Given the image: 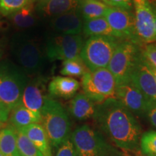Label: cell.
Here are the masks:
<instances>
[{
	"label": "cell",
	"instance_id": "cell-33",
	"mask_svg": "<svg viewBox=\"0 0 156 156\" xmlns=\"http://www.w3.org/2000/svg\"><path fill=\"white\" fill-rule=\"evenodd\" d=\"M10 111L0 101V122L5 123L8 120Z\"/></svg>",
	"mask_w": 156,
	"mask_h": 156
},
{
	"label": "cell",
	"instance_id": "cell-8",
	"mask_svg": "<svg viewBox=\"0 0 156 156\" xmlns=\"http://www.w3.org/2000/svg\"><path fill=\"white\" fill-rule=\"evenodd\" d=\"M75 156H106L112 146L108 145L102 134L87 124H84L72 133Z\"/></svg>",
	"mask_w": 156,
	"mask_h": 156
},
{
	"label": "cell",
	"instance_id": "cell-10",
	"mask_svg": "<svg viewBox=\"0 0 156 156\" xmlns=\"http://www.w3.org/2000/svg\"><path fill=\"white\" fill-rule=\"evenodd\" d=\"M104 17L110 25L115 38L130 41L141 46L136 34L135 15L132 10L109 7Z\"/></svg>",
	"mask_w": 156,
	"mask_h": 156
},
{
	"label": "cell",
	"instance_id": "cell-42",
	"mask_svg": "<svg viewBox=\"0 0 156 156\" xmlns=\"http://www.w3.org/2000/svg\"><path fill=\"white\" fill-rule=\"evenodd\" d=\"M142 156H147V155H142Z\"/></svg>",
	"mask_w": 156,
	"mask_h": 156
},
{
	"label": "cell",
	"instance_id": "cell-32",
	"mask_svg": "<svg viewBox=\"0 0 156 156\" xmlns=\"http://www.w3.org/2000/svg\"><path fill=\"white\" fill-rule=\"evenodd\" d=\"M145 116L147 117L151 124L156 127V102H150Z\"/></svg>",
	"mask_w": 156,
	"mask_h": 156
},
{
	"label": "cell",
	"instance_id": "cell-38",
	"mask_svg": "<svg viewBox=\"0 0 156 156\" xmlns=\"http://www.w3.org/2000/svg\"><path fill=\"white\" fill-rule=\"evenodd\" d=\"M101 1H103V2L106 3V5H108V0H101Z\"/></svg>",
	"mask_w": 156,
	"mask_h": 156
},
{
	"label": "cell",
	"instance_id": "cell-15",
	"mask_svg": "<svg viewBox=\"0 0 156 156\" xmlns=\"http://www.w3.org/2000/svg\"><path fill=\"white\" fill-rule=\"evenodd\" d=\"M83 24L79 9L53 17L51 20V27L60 34L64 35H80Z\"/></svg>",
	"mask_w": 156,
	"mask_h": 156
},
{
	"label": "cell",
	"instance_id": "cell-12",
	"mask_svg": "<svg viewBox=\"0 0 156 156\" xmlns=\"http://www.w3.org/2000/svg\"><path fill=\"white\" fill-rule=\"evenodd\" d=\"M115 98L132 114L145 116L151 101L131 80L116 85Z\"/></svg>",
	"mask_w": 156,
	"mask_h": 156
},
{
	"label": "cell",
	"instance_id": "cell-30",
	"mask_svg": "<svg viewBox=\"0 0 156 156\" xmlns=\"http://www.w3.org/2000/svg\"><path fill=\"white\" fill-rule=\"evenodd\" d=\"M142 51L147 61L156 68V44H149L146 45Z\"/></svg>",
	"mask_w": 156,
	"mask_h": 156
},
{
	"label": "cell",
	"instance_id": "cell-5",
	"mask_svg": "<svg viewBox=\"0 0 156 156\" xmlns=\"http://www.w3.org/2000/svg\"><path fill=\"white\" fill-rule=\"evenodd\" d=\"M83 92L95 103L115 98L116 80L108 68L88 71L82 77Z\"/></svg>",
	"mask_w": 156,
	"mask_h": 156
},
{
	"label": "cell",
	"instance_id": "cell-28",
	"mask_svg": "<svg viewBox=\"0 0 156 156\" xmlns=\"http://www.w3.org/2000/svg\"><path fill=\"white\" fill-rule=\"evenodd\" d=\"M33 0H0V14L9 16L15 12L22 9Z\"/></svg>",
	"mask_w": 156,
	"mask_h": 156
},
{
	"label": "cell",
	"instance_id": "cell-34",
	"mask_svg": "<svg viewBox=\"0 0 156 156\" xmlns=\"http://www.w3.org/2000/svg\"><path fill=\"white\" fill-rule=\"evenodd\" d=\"M106 156H126L112 147Z\"/></svg>",
	"mask_w": 156,
	"mask_h": 156
},
{
	"label": "cell",
	"instance_id": "cell-6",
	"mask_svg": "<svg viewBox=\"0 0 156 156\" xmlns=\"http://www.w3.org/2000/svg\"><path fill=\"white\" fill-rule=\"evenodd\" d=\"M142 52L140 45L130 41H122L113 54L108 69L114 75L116 85L130 80L132 73Z\"/></svg>",
	"mask_w": 156,
	"mask_h": 156
},
{
	"label": "cell",
	"instance_id": "cell-31",
	"mask_svg": "<svg viewBox=\"0 0 156 156\" xmlns=\"http://www.w3.org/2000/svg\"><path fill=\"white\" fill-rule=\"evenodd\" d=\"M108 5L129 10H132L133 8L132 0H108Z\"/></svg>",
	"mask_w": 156,
	"mask_h": 156
},
{
	"label": "cell",
	"instance_id": "cell-2",
	"mask_svg": "<svg viewBox=\"0 0 156 156\" xmlns=\"http://www.w3.org/2000/svg\"><path fill=\"white\" fill-rule=\"evenodd\" d=\"M41 123L51 145L58 148L71 136V124L67 113L58 101L46 97L41 112Z\"/></svg>",
	"mask_w": 156,
	"mask_h": 156
},
{
	"label": "cell",
	"instance_id": "cell-24",
	"mask_svg": "<svg viewBox=\"0 0 156 156\" xmlns=\"http://www.w3.org/2000/svg\"><path fill=\"white\" fill-rule=\"evenodd\" d=\"M83 32L87 36H114L113 31L108 22L103 17L85 20L83 24Z\"/></svg>",
	"mask_w": 156,
	"mask_h": 156
},
{
	"label": "cell",
	"instance_id": "cell-3",
	"mask_svg": "<svg viewBox=\"0 0 156 156\" xmlns=\"http://www.w3.org/2000/svg\"><path fill=\"white\" fill-rule=\"evenodd\" d=\"M27 75L20 67L8 60L0 62V101L12 111L21 104Z\"/></svg>",
	"mask_w": 156,
	"mask_h": 156
},
{
	"label": "cell",
	"instance_id": "cell-17",
	"mask_svg": "<svg viewBox=\"0 0 156 156\" xmlns=\"http://www.w3.org/2000/svg\"><path fill=\"white\" fill-rule=\"evenodd\" d=\"M80 86V84L74 78L57 76L48 84V91L52 97L69 99L75 96Z\"/></svg>",
	"mask_w": 156,
	"mask_h": 156
},
{
	"label": "cell",
	"instance_id": "cell-23",
	"mask_svg": "<svg viewBox=\"0 0 156 156\" xmlns=\"http://www.w3.org/2000/svg\"><path fill=\"white\" fill-rule=\"evenodd\" d=\"M109 7L99 0H82L79 9L85 21L105 17Z\"/></svg>",
	"mask_w": 156,
	"mask_h": 156
},
{
	"label": "cell",
	"instance_id": "cell-19",
	"mask_svg": "<svg viewBox=\"0 0 156 156\" xmlns=\"http://www.w3.org/2000/svg\"><path fill=\"white\" fill-rule=\"evenodd\" d=\"M96 105L85 93H78L70 101L69 111L74 118L84 121L93 118Z\"/></svg>",
	"mask_w": 156,
	"mask_h": 156
},
{
	"label": "cell",
	"instance_id": "cell-39",
	"mask_svg": "<svg viewBox=\"0 0 156 156\" xmlns=\"http://www.w3.org/2000/svg\"><path fill=\"white\" fill-rule=\"evenodd\" d=\"M2 51L0 48V58H2Z\"/></svg>",
	"mask_w": 156,
	"mask_h": 156
},
{
	"label": "cell",
	"instance_id": "cell-22",
	"mask_svg": "<svg viewBox=\"0 0 156 156\" xmlns=\"http://www.w3.org/2000/svg\"><path fill=\"white\" fill-rule=\"evenodd\" d=\"M34 2L28 4L22 9H19L9 15L8 17L12 24L17 28H28L35 25L36 22V16L35 14Z\"/></svg>",
	"mask_w": 156,
	"mask_h": 156
},
{
	"label": "cell",
	"instance_id": "cell-43",
	"mask_svg": "<svg viewBox=\"0 0 156 156\" xmlns=\"http://www.w3.org/2000/svg\"><path fill=\"white\" fill-rule=\"evenodd\" d=\"M33 1H34H34H35V0H33Z\"/></svg>",
	"mask_w": 156,
	"mask_h": 156
},
{
	"label": "cell",
	"instance_id": "cell-40",
	"mask_svg": "<svg viewBox=\"0 0 156 156\" xmlns=\"http://www.w3.org/2000/svg\"><path fill=\"white\" fill-rule=\"evenodd\" d=\"M2 125H3V123L2 122H0V128L2 127Z\"/></svg>",
	"mask_w": 156,
	"mask_h": 156
},
{
	"label": "cell",
	"instance_id": "cell-13",
	"mask_svg": "<svg viewBox=\"0 0 156 156\" xmlns=\"http://www.w3.org/2000/svg\"><path fill=\"white\" fill-rule=\"evenodd\" d=\"M130 80L150 101L156 102V81L142 51L132 71Z\"/></svg>",
	"mask_w": 156,
	"mask_h": 156
},
{
	"label": "cell",
	"instance_id": "cell-16",
	"mask_svg": "<svg viewBox=\"0 0 156 156\" xmlns=\"http://www.w3.org/2000/svg\"><path fill=\"white\" fill-rule=\"evenodd\" d=\"M82 0H41L36 11L44 17H55L79 9Z\"/></svg>",
	"mask_w": 156,
	"mask_h": 156
},
{
	"label": "cell",
	"instance_id": "cell-37",
	"mask_svg": "<svg viewBox=\"0 0 156 156\" xmlns=\"http://www.w3.org/2000/svg\"><path fill=\"white\" fill-rule=\"evenodd\" d=\"M149 1H150V3H151L152 7L156 8V0H149Z\"/></svg>",
	"mask_w": 156,
	"mask_h": 156
},
{
	"label": "cell",
	"instance_id": "cell-9",
	"mask_svg": "<svg viewBox=\"0 0 156 156\" xmlns=\"http://www.w3.org/2000/svg\"><path fill=\"white\" fill-rule=\"evenodd\" d=\"M84 44V39L81 35H56L47 41L46 56L51 62L56 60L64 62L80 58Z\"/></svg>",
	"mask_w": 156,
	"mask_h": 156
},
{
	"label": "cell",
	"instance_id": "cell-26",
	"mask_svg": "<svg viewBox=\"0 0 156 156\" xmlns=\"http://www.w3.org/2000/svg\"><path fill=\"white\" fill-rule=\"evenodd\" d=\"M16 130L17 147L20 156H44L23 132Z\"/></svg>",
	"mask_w": 156,
	"mask_h": 156
},
{
	"label": "cell",
	"instance_id": "cell-14",
	"mask_svg": "<svg viewBox=\"0 0 156 156\" xmlns=\"http://www.w3.org/2000/svg\"><path fill=\"white\" fill-rule=\"evenodd\" d=\"M46 80L41 77L31 79L26 84L23 92L21 104L41 117V112L46 97Z\"/></svg>",
	"mask_w": 156,
	"mask_h": 156
},
{
	"label": "cell",
	"instance_id": "cell-25",
	"mask_svg": "<svg viewBox=\"0 0 156 156\" xmlns=\"http://www.w3.org/2000/svg\"><path fill=\"white\" fill-rule=\"evenodd\" d=\"M87 71L88 69L80 57L64 61L60 73L64 76L83 77Z\"/></svg>",
	"mask_w": 156,
	"mask_h": 156
},
{
	"label": "cell",
	"instance_id": "cell-41",
	"mask_svg": "<svg viewBox=\"0 0 156 156\" xmlns=\"http://www.w3.org/2000/svg\"><path fill=\"white\" fill-rule=\"evenodd\" d=\"M0 156H3V155H2V154L1 153H0Z\"/></svg>",
	"mask_w": 156,
	"mask_h": 156
},
{
	"label": "cell",
	"instance_id": "cell-1",
	"mask_svg": "<svg viewBox=\"0 0 156 156\" xmlns=\"http://www.w3.org/2000/svg\"><path fill=\"white\" fill-rule=\"evenodd\" d=\"M93 119L102 131L123 151L139 150L142 128L133 114L116 98L98 103Z\"/></svg>",
	"mask_w": 156,
	"mask_h": 156
},
{
	"label": "cell",
	"instance_id": "cell-29",
	"mask_svg": "<svg viewBox=\"0 0 156 156\" xmlns=\"http://www.w3.org/2000/svg\"><path fill=\"white\" fill-rule=\"evenodd\" d=\"M56 156H75V150L71 137L66 140L58 148Z\"/></svg>",
	"mask_w": 156,
	"mask_h": 156
},
{
	"label": "cell",
	"instance_id": "cell-7",
	"mask_svg": "<svg viewBox=\"0 0 156 156\" xmlns=\"http://www.w3.org/2000/svg\"><path fill=\"white\" fill-rule=\"evenodd\" d=\"M11 51L16 61L26 75L40 72L44 65V56L40 44L34 39L23 36L13 38Z\"/></svg>",
	"mask_w": 156,
	"mask_h": 156
},
{
	"label": "cell",
	"instance_id": "cell-20",
	"mask_svg": "<svg viewBox=\"0 0 156 156\" xmlns=\"http://www.w3.org/2000/svg\"><path fill=\"white\" fill-rule=\"evenodd\" d=\"M0 153L3 156H20L17 147V130L12 126L0 129Z\"/></svg>",
	"mask_w": 156,
	"mask_h": 156
},
{
	"label": "cell",
	"instance_id": "cell-18",
	"mask_svg": "<svg viewBox=\"0 0 156 156\" xmlns=\"http://www.w3.org/2000/svg\"><path fill=\"white\" fill-rule=\"evenodd\" d=\"M18 130H20L28 136L44 156H52L51 145L41 124L34 123Z\"/></svg>",
	"mask_w": 156,
	"mask_h": 156
},
{
	"label": "cell",
	"instance_id": "cell-11",
	"mask_svg": "<svg viewBox=\"0 0 156 156\" xmlns=\"http://www.w3.org/2000/svg\"><path fill=\"white\" fill-rule=\"evenodd\" d=\"M134 8L136 29L140 44L156 41L153 8L149 0H132Z\"/></svg>",
	"mask_w": 156,
	"mask_h": 156
},
{
	"label": "cell",
	"instance_id": "cell-4",
	"mask_svg": "<svg viewBox=\"0 0 156 156\" xmlns=\"http://www.w3.org/2000/svg\"><path fill=\"white\" fill-rule=\"evenodd\" d=\"M119 41L112 36H91L84 44L80 57L90 71L108 68Z\"/></svg>",
	"mask_w": 156,
	"mask_h": 156
},
{
	"label": "cell",
	"instance_id": "cell-21",
	"mask_svg": "<svg viewBox=\"0 0 156 156\" xmlns=\"http://www.w3.org/2000/svg\"><path fill=\"white\" fill-rule=\"evenodd\" d=\"M9 123L15 129H20L34 123H40L41 118L20 104L11 111Z\"/></svg>",
	"mask_w": 156,
	"mask_h": 156
},
{
	"label": "cell",
	"instance_id": "cell-36",
	"mask_svg": "<svg viewBox=\"0 0 156 156\" xmlns=\"http://www.w3.org/2000/svg\"><path fill=\"white\" fill-rule=\"evenodd\" d=\"M153 8V12L154 16V27H155V38H156V8L152 7Z\"/></svg>",
	"mask_w": 156,
	"mask_h": 156
},
{
	"label": "cell",
	"instance_id": "cell-27",
	"mask_svg": "<svg viewBox=\"0 0 156 156\" xmlns=\"http://www.w3.org/2000/svg\"><path fill=\"white\" fill-rule=\"evenodd\" d=\"M140 145L143 155L156 156V132L151 130L142 134Z\"/></svg>",
	"mask_w": 156,
	"mask_h": 156
},
{
	"label": "cell",
	"instance_id": "cell-35",
	"mask_svg": "<svg viewBox=\"0 0 156 156\" xmlns=\"http://www.w3.org/2000/svg\"><path fill=\"white\" fill-rule=\"evenodd\" d=\"M145 59H146V58H145ZM146 61H147V59H146ZM147 63L148 67H149V68H150V69H151V71L152 72V73H153V75L154 76V77H155V81H156V68L154 67L152 65V64H150L147 61Z\"/></svg>",
	"mask_w": 156,
	"mask_h": 156
}]
</instances>
